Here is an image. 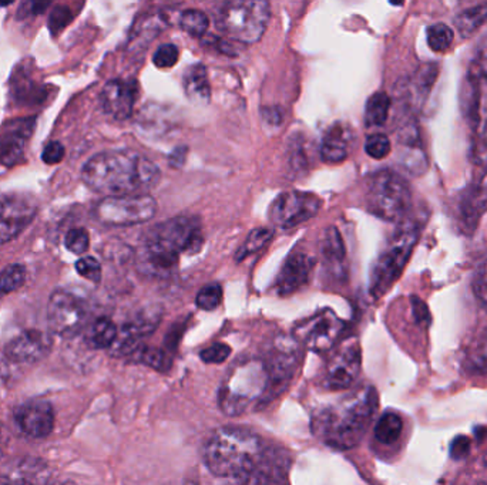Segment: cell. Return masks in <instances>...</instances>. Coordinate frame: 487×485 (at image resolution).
<instances>
[{
    "mask_svg": "<svg viewBox=\"0 0 487 485\" xmlns=\"http://www.w3.org/2000/svg\"><path fill=\"white\" fill-rule=\"evenodd\" d=\"M162 172L155 163L131 150L103 151L87 161L82 180L106 197L146 195L157 187Z\"/></svg>",
    "mask_w": 487,
    "mask_h": 485,
    "instance_id": "cell-1",
    "label": "cell"
},
{
    "mask_svg": "<svg viewBox=\"0 0 487 485\" xmlns=\"http://www.w3.org/2000/svg\"><path fill=\"white\" fill-rule=\"evenodd\" d=\"M377 407L372 387L359 390L347 399L319 409L313 417V430L326 445L350 450L364 438Z\"/></svg>",
    "mask_w": 487,
    "mask_h": 485,
    "instance_id": "cell-2",
    "label": "cell"
},
{
    "mask_svg": "<svg viewBox=\"0 0 487 485\" xmlns=\"http://www.w3.org/2000/svg\"><path fill=\"white\" fill-rule=\"evenodd\" d=\"M264 455L261 438L237 426L217 428L203 447L204 464L221 479H241L252 472Z\"/></svg>",
    "mask_w": 487,
    "mask_h": 485,
    "instance_id": "cell-3",
    "label": "cell"
},
{
    "mask_svg": "<svg viewBox=\"0 0 487 485\" xmlns=\"http://www.w3.org/2000/svg\"><path fill=\"white\" fill-rule=\"evenodd\" d=\"M272 384L271 373L262 359H248L234 366L218 393V404L226 416L247 413L261 403Z\"/></svg>",
    "mask_w": 487,
    "mask_h": 485,
    "instance_id": "cell-4",
    "label": "cell"
},
{
    "mask_svg": "<svg viewBox=\"0 0 487 485\" xmlns=\"http://www.w3.org/2000/svg\"><path fill=\"white\" fill-rule=\"evenodd\" d=\"M270 19L271 4L265 0L226 2L214 13L217 29L243 45L257 43L264 36Z\"/></svg>",
    "mask_w": 487,
    "mask_h": 485,
    "instance_id": "cell-5",
    "label": "cell"
},
{
    "mask_svg": "<svg viewBox=\"0 0 487 485\" xmlns=\"http://www.w3.org/2000/svg\"><path fill=\"white\" fill-rule=\"evenodd\" d=\"M365 201L369 212L377 218L398 223L412 206V192L401 174L381 170L369 178Z\"/></svg>",
    "mask_w": 487,
    "mask_h": 485,
    "instance_id": "cell-6",
    "label": "cell"
},
{
    "mask_svg": "<svg viewBox=\"0 0 487 485\" xmlns=\"http://www.w3.org/2000/svg\"><path fill=\"white\" fill-rule=\"evenodd\" d=\"M419 238V226L411 221H403L389 241L386 250L377 258L372 269L371 294L381 297L401 278Z\"/></svg>",
    "mask_w": 487,
    "mask_h": 485,
    "instance_id": "cell-7",
    "label": "cell"
},
{
    "mask_svg": "<svg viewBox=\"0 0 487 485\" xmlns=\"http://www.w3.org/2000/svg\"><path fill=\"white\" fill-rule=\"evenodd\" d=\"M157 209V201L148 194L106 197L97 204L94 216L104 225L131 226L148 223Z\"/></svg>",
    "mask_w": 487,
    "mask_h": 485,
    "instance_id": "cell-8",
    "label": "cell"
},
{
    "mask_svg": "<svg viewBox=\"0 0 487 485\" xmlns=\"http://www.w3.org/2000/svg\"><path fill=\"white\" fill-rule=\"evenodd\" d=\"M345 329V322L332 309H323L318 313L299 322L294 329L297 342L313 352L330 350Z\"/></svg>",
    "mask_w": 487,
    "mask_h": 485,
    "instance_id": "cell-9",
    "label": "cell"
},
{
    "mask_svg": "<svg viewBox=\"0 0 487 485\" xmlns=\"http://www.w3.org/2000/svg\"><path fill=\"white\" fill-rule=\"evenodd\" d=\"M321 207L323 199L314 192H282L270 207L268 216L277 228H296L314 218Z\"/></svg>",
    "mask_w": 487,
    "mask_h": 485,
    "instance_id": "cell-10",
    "label": "cell"
},
{
    "mask_svg": "<svg viewBox=\"0 0 487 485\" xmlns=\"http://www.w3.org/2000/svg\"><path fill=\"white\" fill-rule=\"evenodd\" d=\"M84 302L67 291H56L48 304V323L53 333L62 338L77 335L86 323Z\"/></svg>",
    "mask_w": 487,
    "mask_h": 485,
    "instance_id": "cell-11",
    "label": "cell"
},
{
    "mask_svg": "<svg viewBox=\"0 0 487 485\" xmlns=\"http://www.w3.org/2000/svg\"><path fill=\"white\" fill-rule=\"evenodd\" d=\"M360 367L362 353L359 345L357 343L343 345L326 362L319 376V386L330 392L350 389L359 377Z\"/></svg>",
    "mask_w": 487,
    "mask_h": 485,
    "instance_id": "cell-12",
    "label": "cell"
},
{
    "mask_svg": "<svg viewBox=\"0 0 487 485\" xmlns=\"http://www.w3.org/2000/svg\"><path fill=\"white\" fill-rule=\"evenodd\" d=\"M150 236L163 241L179 253L194 255L204 245V234L196 216H177L155 226Z\"/></svg>",
    "mask_w": 487,
    "mask_h": 485,
    "instance_id": "cell-13",
    "label": "cell"
},
{
    "mask_svg": "<svg viewBox=\"0 0 487 485\" xmlns=\"http://www.w3.org/2000/svg\"><path fill=\"white\" fill-rule=\"evenodd\" d=\"M38 204L28 195L12 194L0 199V245L11 242L31 225Z\"/></svg>",
    "mask_w": 487,
    "mask_h": 485,
    "instance_id": "cell-14",
    "label": "cell"
},
{
    "mask_svg": "<svg viewBox=\"0 0 487 485\" xmlns=\"http://www.w3.org/2000/svg\"><path fill=\"white\" fill-rule=\"evenodd\" d=\"M160 321H162L160 309L148 308L136 314L119 331L116 342L111 348V355L117 357H124V356L130 357L140 348L141 340L157 329Z\"/></svg>",
    "mask_w": 487,
    "mask_h": 485,
    "instance_id": "cell-15",
    "label": "cell"
},
{
    "mask_svg": "<svg viewBox=\"0 0 487 485\" xmlns=\"http://www.w3.org/2000/svg\"><path fill=\"white\" fill-rule=\"evenodd\" d=\"M35 124L36 119L33 117L16 119L4 124L0 130V165L12 168L23 160L29 138L35 130Z\"/></svg>",
    "mask_w": 487,
    "mask_h": 485,
    "instance_id": "cell-16",
    "label": "cell"
},
{
    "mask_svg": "<svg viewBox=\"0 0 487 485\" xmlns=\"http://www.w3.org/2000/svg\"><path fill=\"white\" fill-rule=\"evenodd\" d=\"M180 253L163 241L148 236L137 255L138 269L155 278H165L179 265Z\"/></svg>",
    "mask_w": 487,
    "mask_h": 485,
    "instance_id": "cell-17",
    "label": "cell"
},
{
    "mask_svg": "<svg viewBox=\"0 0 487 485\" xmlns=\"http://www.w3.org/2000/svg\"><path fill=\"white\" fill-rule=\"evenodd\" d=\"M14 420L24 436L46 438L55 428V410L45 400H31L19 407Z\"/></svg>",
    "mask_w": 487,
    "mask_h": 485,
    "instance_id": "cell-18",
    "label": "cell"
},
{
    "mask_svg": "<svg viewBox=\"0 0 487 485\" xmlns=\"http://www.w3.org/2000/svg\"><path fill=\"white\" fill-rule=\"evenodd\" d=\"M138 87L134 82L111 80L103 87L100 94L104 113L113 117L114 120L123 121L130 119L134 104L137 101Z\"/></svg>",
    "mask_w": 487,
    "mask_h": 485,
    "instance_id": "cell-19",
    "label": "cell"
},
{
    "mask_svg": "<svg viewBox=\"0 0 487 485\" xmlns=\"http://www.w3.org/2000/svg\"><path fill=\"white\" fill-rule=\"evenodd\" d=\"M315 260L305 252H294L285 260L275 282L277 294L281 296L296 294L308 284Z\"/></svg>",
    "mask_w": 487,
    "mask_h": 485,
    "instance_id": "cell-20",
    "label": "cell"
},
{
    "mask_svg": "<svg viewBox=\"0 0 487 485\" xmlns=\"http://www.w3.org/2000/svg\"><path fill=\"white\" fill-rule=\"evenodd\" d=\"M52 348V339L40 331H26L12 339L4 348L7 359L16 363H35L45 359Z\"/></svg>",
    "mask_w": 487,
    "mask_h": 485,
    "instance_id": "cell-21",
    "label": "cell"
},
{
    "mask_svg": "<svg viewBox=\"0 0 487 485\" xmlns=\"http://www.w3.org/2000/svg\"><path fill=\"white\" fill-rule=\"evenodd\" d=\"M399 144H401L402 165L413 175H421L429 167V161L426 157L425 148L422 146V138L415 124H408L399 133Z\"/></svg>",
    "mask_w": 487,
    "mask_h": 485,
    "instance_id": "cell-22",
    "label": "cell"
},
{
    "mask_svg": "<svg viewBox=\"0 0 487 485\" xmlns=\"http://www.w3.org/2000/svg\"><path fill=\"white\" fill-rule=\"evenodd\" d=\"M53 477L40 460L24 458L0 475V485H49Z\"/></svg>",
    "mask_w": 487,
    "mask_h": 485,
    "instance_id": "cell-23",
    "label": "cell"
},
{
    "mask_svg": "<svg viewBox=\"0 0 487 485\" xmlns=\"http://www.w3.org/2000/svg\"><path fill=\"white\" fill-rule=\"evenodd\" d=\"M182 84L186 90V96L196 103H208L211 99V87H209L208 75L203 65H194L184 73Z\"/></svg>",
    "mask_w": 487,
    "mask_h": 485,
    "instance_id": "cell-24",
    "label": "cell"
},
{
    "mask_svg": "<svg viewBox=\"0 0 487 485\" xmlns=\"http://www.w3.org/2000/svg\"><path fill=\"white\" fill-rule=\"evenodd\" d=\"M321 160L326 164H341L348 157V141L345 138L342 127L335 126L323 138L319 148Z\"/></svg>",
    "mask_w": 487,
    "mask_h": 485,
    "instance_id": "cell-25",
    "label": "cell"
},
{
    "mask_svg": "<svg viewBox=\"0 0 487 485\" xmlns=\"http://www.w3.org/2000/svg\"><path fill=\"white\" fill-rule=\"evenodd\" d=\"M487 211V174L470 192L464 206V219L466 228L474 229L477 221Z\"/></svg>",
    "mask_w": 487,
    "mask_h": 485,
    "instance_id": "cell-26",
    "label": "cell"
},
{
    "mask_svg": "<svg viewBox=\"0 0 487 485\" xmlns=\"http://www.w3.org/2000/svg\"><path fill=\"white\" fill-rule=\"evenodd\" d=\"M119 329L109 318H99L89 326L86 331V342L90 348H111L116 342Z\"/></svg>",
    "mask_w": 487,
    "mask_h": 485,
    "instance_id": "cell-27",
    "label": "cell"
},
{
    "mask_svg": "<svg viewBox=\"0 0 487 485\" xmlns=\"http://www.w3.org/2000/svg\"><path fill=\"white\" fill-rule=\"evenodd\" d=\"M487 23V2L474 4L460 12L455 18V26L462 38L474 36L479 29Z\"/></svg>",
    "mask_w": 487,
    "mask_h": 485,
    "instance_id": "cell-28",
    "label": "cell"
},
{
    "mask_svg": "<svg viewBox=\"0 0 487 485\" xmlns=\"http://www.w3.org/2000/svg\"><path fill=\"white\" fill-rule=\"evenodd\" d=\"M391 110V97L384 92L375 93L367 100L365 107V124L367 127H382L388 120Z\"/></svg>",
    "mask_w": 487,
    "mask_h": 485,
    "instance_id": "cell-29",
    "label": "cell"
},
{
    "mask_svg": "<svg viewBox=\"0 0 487 485\" xmlns=\"http://www.w3.org/2000/svg\"><path fill=\"white\" fill-rule=\"evenodd\" d=\"M402 430H403V421L401 416L388 411L382 414L381 419L377 420L375 426V437L382 445H394L401 437Z\"/></svg>",
    "mask_w": 487,
    "mask_h": 485,
    "instance_id": "cell-30",
    "label": "cell"
},
{
    "mask_svg": "<svg viewBox=\"0 0 487 485\" xmlns=\"http://www.w3.org/2000/svg\"><path fill=\"white\" fill-rule=\"evenodd\" d=\"M274 235L275 231L272 228H264V226H261V228L252 229L250 235L247 236L245 242L238 250L235 260L241 262V260H247L251 255L260 252L265 245L271 242Z\"/></svg>",
    "mask_w": 487,
    "mask_h": 485,
    "instance_id": "cell-31",
    "label": "cell"
},
{
    "mask_svg": "<svg viewBox=\"0 0 487 485\" xmlns=\"http://www.w3.org/2000/svg\"><path fill=\"white\" fill-rule=\"evenodd\" d=\"M465 363L469 372L479 376H487V331L470 346Z\"/></svg>",
    "mask_w": 487,
    "mask_h": 485,
    "instance_id": "cell-32",
    "label": "cell"
},
{
    "mask_svg": "<svg viewBox=\"0 0 487 485\" xmlns=\"http://www.w3.org/2000/svg\"><path fill=\"white\" fill-rule=\"evenodd\" d=\"M321 252H323L326 262L332 263V265L345 260V245H343L342 236L337 228L330 226L326 229L323 243H321Z\"/></svg>",
    "mask_w": 487,
    "mask_h": 485,
    "instance_id": "cell-33",
    "label": "cell"
},
{
    "mask_svg": "<svg viewBox=\"0 0 487 485\" xmlns=\"http://www.w3.org/2000/svg\"><path fill=\"white\" fill-rule=\"evenodd\" d=\"M439 75V67L438 65H426L422 66L418 72L413 75L412 86L415 89L413 96H415L416 101L422 103L423 100L429 94L430 89L435 84L436 79Z\"/></svg>",
    "mask_w": 487,
    "mask_h": 485,
    "instance_id": "cell-34",
    "label": "cell"
},
{
    "mask_svg": "<svg viewBox=\"0 0 487 485\" xmlns=\"http://www.w3.org/2000/svg\"><path fill=\"white\" fill-rule=\"evenodd\" d=\"M180 28L192 38H201L208 31L209 19L204 12L189 9L180 14Z\"/></svg>",
    "mask_w": 487,
    "mask_h": 485,
    "instance_id": "cell-35",
    "label": "cell"
},
{
    "mask_svg": "<svg viewBox=\"0 0 487 485\" xmlns=\"http://www.w3.org/2000/svg\"><path fill=\"white\" fill-rule=\"evenodd\" d=\"M24 280H26V268L21 263H13L4 268L0 272V297L18 291L19 287H23Z\"/></svg>",
    "mask_w": 487,
    "mask_h": 485,
    "instance_id": "cell-36",
    "label": "cell"
},
{
    "mask_svg": "<svg viewBox=\"0 0 487 485\" xmlns=\"http://www.w3.org/2000/svg\"><path fill=\"white\" fill-rule=\"evenodd\" d=\"M453 35L452 29L445 23H435L426 31V40L430 50L436 53L447 52V48L452 46Z\"/></svg>",
    "mask_w": 487,
    "mask_h": 485,
    "instance_id": "cell-37",
    "label": "cell"
},
{
    "mask_svg": "<svg viewBox=\"0 0 487 485\" xmlns=\"http://www.w3.org/2000/svg\"><path fill=\"white\" fill-rule=\"evenodd\" d=\"M477 75H467L465 86L466 89L462 90V109H464L465 117L467 120L477 121V111H479V82Z\"/></svg>",
    "mask_w": 487,
    "mask_h": 485,
    "instance_id": "cell-38",
    "label": "cell"
},
{
    "mask_svg": "<svg viewBox=\"0 0 487 485\" xmlns=\"http://www.w3.org/2000/svg\"><path fill=\"white\" fill-rule=\"evenodd\" d=\"M130 357L134 362L143 363V365L155 370H164L167 367V357L160 348H147V346L141 345Z\"/></svg>",
    "mask_w": 487,
    "mask_h": 485,
    "instance_id": "cell-39",
    "label": "cell"
},
{
    "mask_svg": "<svg viewBox=\"0 0 487 485\" xmlns=\"http://www.w3.org/2000/svg\"><path fill=\"white\" fill-rule=\"evenodd\" d=\"M223 302V287L218 284H209L201 287L197 294L196 304L201 311H216Z\"/></svg>",
    "mask_w": 487,
    "mask_h": 485,
    "instance_id": "cell-40",
    "label": "cell"
},
{
    "mask_svg": "<svg viewBox=\"0 0 487 485\" xmlns=\"http://www.w3.org/2000/svg\"><path fill=\"white\" fill-rule=\"evenodd\" d=\"M13 93L21 101H29V103L39 101V99L43 96V89L39 87L33 80L26 79L23 73H21L19 79H13Z\"/></svg>",
    "mask_w": 487,
    "mask_h": 485,
    "instance_id": "cell-41",
    "label": "cell"
},
{
    "mask_svg": "<svg viewBox=\"0 0 487 485\" xmlns=\"http://www.w3.org/2000/svg\"><path fill=\"white\" fill-rule=\"evenodd\" d=\"M392 144L385 134H372L365 141V151L374 160H384L391 154Z\"/></svg>",
    "mask_w": 487,
    "mask_h": 485,
    "instance_id": "cell-42",
    "label": "cell"
},
{
    "mask_svg": "<svg viewBox=\"0 0 487 485\" xmlns=\"http://www.w3.org/2000/svg\"><path fill=\"white\" fill-rule=\"evenodd\" d=\"M65 246L75 255H82L90 246V236L84 228H73L66 234Z\"/></svg>",
    "mask_w": 487,
    "mask_h": 485,
    "instance_id": "cell-43",
    "label": "cell"
},
{
    "mask_svg": "<svg viewBox=\"0 0 487 485\" xmlns=\"http://www.w3.org/2000/svg\"><path fill=\"white\" fill-rule=\"evenodd\" d=\"M472 160L477 167L487 170V123L482 126V128H477L472 148Z\"/></svg>",
    "mask_w": 487,
    "mask_h": 485,
    "instance_id": "cell-44",
    "label": "cell"
},
{
    "mask_svg": "<svg viewBox=\"0 0 487 485\" xmlns=\"http://www.w3.org/2000/svg\"><path fill=\"white\" fill-rule=\"evenodd\" d=\"M179 48L175 45H163L155 50L153 63L158 69H172L175 63L179 62Z\"/></svg>",
    "mask_w": 487,
    "mask_h": 485,
    "instance_id": "cell-45",
    "label": "cell"
},
{
    "mask_svg": "<svg viewBox=\"0 0 487 485\" xmlns=\"http://www.w3.org/2000/svg\"><path fill=\"white\" fill-rule=\"evenodd\" d=\"M75 270L79 272L80 277L86 278L87 280H92L94 284H99L102 280V265L96 258H80L75 262Z\"/></svg>",
    "mask_w": 487,
    "mask_h": 485,
    "instance_id": "cell-46",
    "label": "cell"
},
{
    "mask_svg": "<svg viewBox=\"0 0 487 485\" xmlns=\"http://www.w3.org/2000/svg\"><path fill=\"white\" fill-rule=\"evenodd\" d=\"M230 355V346L226 345V343H214V345L201 350L199 357L203 362L209 363V365H218V363L226 362Z\"/></svg>",
    "mask_w": 487,
    "mask_h": 485,
    "instance_id": "cell-47",
    "label": "cell"
},
{
    "mask_svg": "<svg viewBox=\"0 0 487 485\" xmlns=\"http://www.w3.org/2000/svg\"><path fill=\"white\" fill-rule=\"evenodd\" d=\"M474 292L482 308L487 312V258L477 268L474 279Z\"/></svg>",
    "mask_w": 487,
    "mask_h": 485,
    "instance_id": "cell-48",
    "label": "cell"
},
{
    "mask_svg": "<svg viewBox=\"0 0 487 485\" xmlns=\"http://www.w3.org/2000/svg\"><path fill=\"white\" fill-rule=\"evenodd\" d=\"M72 11L69 7L66 6H56L53 9L52 13H50V18H49V29L52 31L53 35L58 33V31H63V29L70 23L72 21Z\"/></svg>",
    "mask_w": 487,
    "mask_h": 485,
    "instance_id": "cell-49",
    "label": "cell"
},
{
    "mask_svg": "<svg viewBox=\"0 0 487 485\" xmlns=\"http://www.w3.org/2000/svg\"><path fill=\"white\" fill-rule=\"evenodd\" d=\"M65 147H63L62 143L52 141V143H49L46 146L45 150L41 153V160L49 165L58 164L65 157Z\"/></svg>",
    "mask_w": 487,
    "mask_h": 485,
    "instance_id": "cell-50",
    "label": "cell"
},
{
    "mask_svg": "<svg viewBox=\"0 0 487 485\" xmlns=\"http://www.w3.org/2000/svg\"><path fill=\"white\" fill-rule=\"evenodd\" d=\"M476 69L479 75L487 79V33L482 38L481 43L477 46Z\"/></svg>",
    "mask_w": 487,
    "mask_h": 485,
    "instance_id": "cell-51",
    "label": "cell"
},
{
    "mask_svg": "<svg viewBox=\"0 0 487 485\" xmlns=\"http://www.w3.org/2000/svg\"><path fill=\"white\" fill-rule=\"evenodd\" d=\"M50 2H28L23 4L19 9V16L26 18V16H36V14L43 13V12L50 6Z\"/></svg>",
    "mask_w": 487,
    "mask_h": 485,
    "instance_id": "cell-52",
    "label": "cell"
},
{
    "mask_svg": "<svg viewBox=\"0 0 487 485\" xmlns=\"http://www.w3.org/2000/svg\"><path fill=\"white\" fill-rule=\"evenodd\" d=\"M469 453V440L466 437H457L450 445V454L453 458H462Z\"/></svg>",
    "mask_w": 487,
    "mask_h": 485,
    "instance_id": "cell-53",
    "label": "cell"
},
{
    "mask_svg": "<svg viewBox=\"0 0 487 485\" xmlns=\"http://www.w3.org/2000/svg\"><path fill=\"white\" fill-rule=\"evenodd\" d=\"M187 153H189V150H187L186 147L175 148V150L173 151L172 155H170V165H172L173 168L182 167V164L186 163Z\"/></svg>",
    "mask_w": 487,
    "mask_h": 485,
    "instance_id": "cell-54",
    "label": "cell"
},
{
    "mask_svg": "<svg viewBox=\"0 0 487 485\" xmlns=\"http://www.w3.org/2000/svg\"><path fill=\"white\" fill-rule=\"evenodd\" d=\"M281 114H279V110L277 109V107H274V109L265 110L264 119L268 121V123L271 121V119H274L275 126H279V124L281 123Z\"/></svg>",
    "mask_w": 487,
    "mask_h": 485,
    "instance_id": "cell-55",
    "label": "cell"
},
{
    "mask_svg": "<svg viewBox=\"0 0 487 485\" xmlns=\"http://www.w3.org/2000/svg\"><path fill=\"white\" fill-rule=\"evenodd\" d=\"M4 428H2V426H0V455H2V453H4Z\"/></svg>",
    "mask_w": 487,
    "mask_h": 485,
    "instance_id": "cell-56",
    "label": "cell"
},
{
    "mask_svg": "<svg viewBox=\"0 0 487 485\" xmlns=\"http://www.w3.org/2000/svg\"><path fill=\"white\" fill-rule=\"evenodd\" d=\"M49 485H75L73 482H60L56 481V480H52V481L49 482Z\"/></svg>",
    "mask_w": 487,
    "mask_h": 485,
    "instance_id": "cell-57",
    "label": "cell"
},
{
    "mask_svg": "<svg viewBox=\"0 0 487 485\" xmlns=\"http://www.w3.org/2000/svg\"><path fill=\"white\" fill-rule=\"evenodd\" d=\"M483 460H484V464L487 465V451H486V453H484Z\"/></svg>",
    "mask_w": 487,
    "mask_h": 485,
    "instance_id": "cell-58",
    "label": "cell"
},
{
    "mask_svg": "<svg viewBox=\"0 0 487 485\" xmlns=\"http://www.w3.org/2000/svg\"><path fill=\"white\" fill-rule=\"evenodd\" d=\"M481 485H487V484H481Z\"/></svg>",
    "mask_w": 487,
    "mask_h": 485,
    "instance_id": "cell-59",
    "label": "cell"
}]
</instances>
